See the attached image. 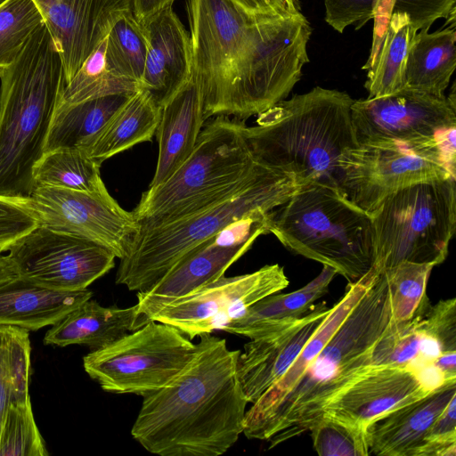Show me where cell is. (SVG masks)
I'll list each match as a JSON object with an SVG mask.
<instances>
[{
    "label": "cell",
    "instance_id": "cell-1",
    "mask_svg": "<svg viewBox=\"0 0 456 456\" xmlns=\"http://www.w3.org/2000/svg\"><path fill=\"white\" fill-rule=\"evenodd\" d=\"M240 350L211 333L200 337L186 368L143 398L133 438L159 456H219L243 433L248 403L237 375Z\"/></svg>",
    "mask_w": 456,
    "mask_h": 456
},
{
    "label": "cell",
    "instance_id": "cell-2",
    "mask_svg": "<svg viewBox=\"0 0 456 456\" xmlns=\"http://www.w3.org/2000/svg\"><path fill=\"white\" fill-rule=\"evenodd\" d=\"M391 320L383 272L289 390L265 411L245 417L242 434L270 442L271 449L309 431L326 404L370 367L373 347Z\"/></svg>",
    "mask_w": 456,
    "mask_h": 456
},
{
    "label": "cell",
    "instance_id": "cell-3",
    "mask_svg": "<svg viewBox=\"0 0 456 456\" xmlns=\"http://www.w3.org/2000/svg\"><path fill=\"white\" fill-rule=\"evenodd\" d=\"M353 102L346 92L320 86L280 101L244 126L254 160L299 186L317 182L339 188L340 161L358 145Z\"/></svg>",
    "mask_w": 456,
    "mask_h": 456
},
{
    "label": "cell",
    "instance_id": "cell-4",
    "mask_svg": "<svg viewBox=\"0 0 456 456\" xmlns=\"http://www.w3.org/2000/svg\"><path fill=\"white\" fill-rule=\"evenodd\" d=\"M0 80V196L27 202L65 86L62 60L45 21Z\"/></svg>",
    "mask_w": 456,
    "mask_h": 456
},
{
    "label": "cell",
    "instance_id": "cell-5",
    "mask_svg": "<svg viewBox=\"0 0 456 456\" xmlns=\"http://www.w3.org/2000/svg\"><path fill=\"white\" fill-rule=\"evenodd\" d=\"M300 186L289 175L258 165L237 188L191 214L157 225L140 226L119 260L116 283L143 292L183 256L230 224L285 203Z\"/></svg>",
    "mask_w": 456,
    "mask_h": 456
},
{
    "label": "cell",
    "instance_id": "cell-6",
    "mask_svg": "<svg viewBox=\"0 0 456 456\" xmlns=\"http://www.w3.org/2000/svg\"><path fill=\"white\" fill-rule=\"evenodd\" d=\"M267 232L290 251L333 268L349 281L373 264L371 216L338 187L322 183L300 186L269 212Z\"/></svg>",
    "mask_w": 456,
    "mask_h": 456
},
{
    "label": "cell",
    "instance_id": "cell-7",
    "mask_svg": "<svg viewBox=\"0 0 456 456\" xmlns=\"http://www.w3.org/2000/svg\"><path fill=\"white\" fill-rule=\"evenodd\" d=\"M245 123L216 116L204 124L188 159L162 183L142 194L133 213L140 226L157 225L191 214L229 193L256 169Z\"/></svg>",
    "mask_w": 456,
    "mask_h": 456
},
{
    "label": "cell",
    "instance_id": "cell-8",
    "mask_svg": "<svg viewBox=\"0 0 456 456\" xmlns=\"http://www.w3.org/2000/svg\"><path fill=\"white\" fill-rule=\"evenodd\" d=\"M311 34L301 12L253 17L234 65L223 116L245 121L284 100L309 62Z\"/></svg>",
    "mask_w": 456,
    "mask_h": 456
},
{
    "label": "cell",
    "instance_id": "cell-9",
    "mask_svg": "<svg viewBox=\"0 0 456 456\" xmlns=\"http://www.w3.org/2000/svg\"><path fill=\"white\" fill-rule=\"evenodd\" d=\"M370 216V269L376 273L403 261L440 265L456 228V180L427 181L401 189Z\"/></svg>",
    "mask_w": 456,
    "mask_h": 456
},
{
    "label": "cell",
    "instance_id": "cell-10",
    "mask_svg": "<svg viewBox=\"0 0 456 456\" xmlns=\"http://www.w3.org/2000/svg\"><path fill=\"white\" fill-rule=\"evenodd\" d=\"M358 144H395L456 171L454 86L449 97L403 88L353 102Z\"/></svg>",
    "mask_w": 456,
    "mask_h": 456
},
{
    "label": "cell",
    "instance_id": "cell-11",
    "mask_svg": "<svg viewBox=\"0 0 456 456\" xmlns=\"http://www.w3.org/2000/svg\"><path fill=\"white\" fill-rule=\"evenodd\" d=\"M196 344L176 328L156 321L83 358L88 376L110 393L144 397L173 381L191 362Z\"/></svg>",
    "mask_w": 456,
    "mask_h": 456
},
{
    "label": "cell",
    "instance_id": "cell-12",
    "mask_svg": "<svg viewBox=\"0 0 456 456\" xmlns=\"http://www.w3.org/2000/svg\"><path fill=\"white\" fill-rule=\"evenodd\" d=\"M192 77L204 102V118L224 113L235 62L252 16L229 0H186Z\"/></svg>",
    "mask_w": 456,
    "mask_h": 456
},
{
    "label": "cell",
    "instance_id": "cell-13",
    "mask_svg": "<svg viewBox=\"0 0 456 456\" xmlns=\"http://www.w3.org/2000/svg\"><path fill=\"white\" fill-rule=\"evenodd\" d=\"M5 258L17 276L57 290H81L110 271L116 256L94 241L37 224L11 242Z\"/></svg>",
    "mask_w": 456,
    "mask_h": 456
},
{
    "label": "cell",
    "instance_id": "cell-14",
    "mask_svg": "<svg viewBox=\"0 0 456 456\" xmlns=\"http://www.w3.org/2000/svg\"><path fill=\"white\" fill-rule=\"evenodd\" d=\"M288 285L284 268L278 264L265 265L250 273L224 275L165 305L151 321L171 325L192 340L215 330H223L256 301L281 291Z\"/></svg>",
    "mask_w": 456,
    "mask_h": 456
},
{
    "label": "cell",
    "instance_id": "cell-15",
    "mask_svg": "<svg viewBox=\"0 0 456 456\" xmlns=\"http://www.w3.org/2000/svg\"><path fill=\"white\" fill-rule=\"evenodd\" d=\"M25 203L38 224L100 244L118 259L139 228L133 211L125 210L107 189L90 193L37 185Z\"/></svg>",
    "mask_w": 456,
    "mask_h": 456
},
{
    "label": "cell",
    "instance_id": "cell-16",
    "mask_svg": "<svg viewBox=\"0 0 456 456\" xmlns=\"http://www.w3.org/2000/svg\"><path fill=\"white\" fill-rule=\"evenodd\" d=\"M447 178L455 175L444 166L395 144H358L340 161L339 189L370 216L401 189Z\"/></svg>",
    "mask_w": 456,
    "mask_h": 456
},
{
    "label": "cell",
    "instance_id": "cell-17",
    "mask_svg": "<svg viewBox=\"0 0 456 456\" xmlns=\"http://www.w3.org/2000/svg\"><path fill=\"white\" fill-rule=\"evenodd\" d=\"M456 381L440 369L370 367L324 407L328 415L366 431L377 418Z\"/></svg>",
    "mask_w": 456,
    "mask_h": 456
},
{
    "label": "cell",
    "instance_id": "cell-18",
    "mask_svg": "<svg viewBox=\"0 0 456 456\" xmlns=\"http://www.w3.org/2000/svg\"><path fill=\"white\" fill-rule=\"evenodd\" d=\"M61 54L65 85L109 34L132 11V0H33Z\"/></svg>",
    "mask_w": 456,
    "mask_h": 456
},
{
    "label": "cell",
    "instance_id": "cell-19",
    "mask_svg": "<svg viewBox=\"0 0 456 456\" xmlns=\"http://www.w3.org/2000/svg\"><path fill=\"white\" fill-rule=\"evenodd\" d=\"M330 308L314 305L302 317L250 338L237 360V375L248 403H255L291 366Z\"/></svg>",
    "mask_w": 456,
    "mask_h": 456
},
{
    "label": "cell",
    "instance_id": "cell-20",
    "mask_svg": "<svg viewBox=\"0 0 456 456\" xmlns=\"http://www.w3.org/2000/svg\"><path fill=\"white\" fill-rule=\"evenodd\" d=\"M149 50L140 82L160 108L192 77L190 35L173 7H168L145 24Z\"/></svg>",
    "mask_w": 456,
    "mask_h": 456
},
{
    "label": "cell",
    "instance_id": "cell-21",
    "mask_svg": "<svg viewBox=\"0 0 456 456\" xmlns=\"http://www.w3.org/2000/svg\"><path fill=\"white\" fill-rule=\"evenodd\" d=\"M222 245L215 237L183 256L153 286L136 293L138 312L147 322L165 305L185 297L224 275L254 244Z\"/></svg>",
    "mask_w": 456,
    "mask_h": 456
},
{
    "label": "cell",
    "instance_id": "cell-22",
    "mask_svg": "<svg viewBox=\"0 0 456 456\" xmlns=\"http://www.w3.org/2000/svg\"><path fill=\"white\" fill-rule=\"evenodd\" d=\"M456 395V381L374 419L365 431L369 455L417 456L430 427Z\"/></svg>",
    "mask_w": 456,
    "mask_h": 456
},
{
    "label": "cell",
    "instance_id": "cell-23",
    "mask_svg": "<svg viewBox=\"0 0 456 456\" xmlns=\"http://www.w3.org/2000/svg\"><path fill=\"white\" fill-rule=\"evenodd\" d=\"M201 91L191 77L177 94L160 108L156 130L159 155L149 187L166 181L192 152L205 124Z\"/></svg>",
    "mask_w": 456,
    "mask_h": 456
},
{
    "label": "cell",
    "instance_id": "cell-24",
    "mask_svg": "<svg viewBox=\"0 0 456 456\" xmlns=\"http://www.w3.org/2000/svg\"><path fill=\"white\" fill-rule=\"evenodd\" d=\"M92 297L88 289L57 290L16 276L0 283V325L38 330L55 324Z\"/></svg>",
    "mask_w": 456,
    "mask_h": 456
},
{
    "label": "cell",
    "instance_id": "cell-25",
    "mask_svg": "<svg viewBox=\"0 0 456 456\" xmlns=\"http://www.w3.org/2000/svg\"><path fill=\"white\" fill-rule=\"evenodd\" d=\"M145 323L135 305L126 308L103 306L90 298L52 325L43 341L61 347L81 345L95 351Z\"/></svg>",
    "mask_w": 456,
    "mask_h": 456
},
{
    "label": "cell",
    "instance_id": "cell-26",
    "mask_svg": "<svg viewBox=\"0 0 456 456\" xmlns=\"http://www.w3.org/2000/svg\"><path fill=\"white\" fill-rule=\"evenodd\" d=\"M336 271L323 265L314 280L289 293L268 295L248 307L226 324L223 330L249 339L263 335L277 326L305 315L314 302L328 293Z\"/></svg>",
    "mask_w": 456,
    "mask_h": 456
},
{
    "label": "cell",
    "instance_id": "cell-27",
    "mask_svg": "<svg viewBox=\"0 0 456 456\" xmlns=\"http://www.w3.org/2000/svg\"><path fill=\"white\" fill-rule=\"evenodd\" d=\"M456 68L455 25L416 33L408 54L404 88L444 96Z\"/></svg>",
    "mask_w": 456,
    "mask_h": 456
},
{
    "label": "cell",
    "instance_id": "cell-28",
    "mask_svg": "<svg viewBox=\"0 0 456 456\" xmlns=\"http://www.w3.org/2000/svg\"><path fill=\"white\" fill-rule=\"evenodd\" d=\"M159 118L160 107L146 90L140 89L113 115L84 152L102 165L135 144L151 141Z\"/></svg>",
    "mask_w": 456,
    "mask_h": 456
},
{
    "label": "cell",
    "instance_id": "cell-29",
    "mask_svg": "<svg viewBox=\"0 0 456 456\" xmlns=\"http://www.w3.org/2000/svg\"><path fill=\"white\" fill-rule=\"evenodd\" d=\"M131 95H110L56 107L45 153L58 149L86 151Z\"/></svg>",
    "mask_w": 456,
    "mask_h": 456
},
{
    "label": "cell",
    "instance_id": "cell-30",
    "mask_svg": "<svg viewBox=\"0 0 456 456\" xmlns=\"http://www.w3.org/2000/svg\"><path fill=\"white\" fill-rule=\"evenodd\" d=\"M417 32L407 14L392 12L376 53L362 66L367 70L368 97L390 95L404 88L408 54Z\"/></svg>",
    "mask_w": 456,
    "mask_h": 456
},
{
    "label": "cell",
    "instance_id": "cell-31",
    "mask_svg": "<svg viewBox=\"0 0 456 456\" xmlns=\"http://www.w3.org/2000/svg\"><path fill=\"white\" fill-rule=\"evenodd\" d=\"M426 308L410 321L391 320L373 347L370 367L439 369L437 360L446 351L422 326Z\"/></svg>",
    "mask_w": 456,
    "mask_h": 456
},
{
    "label": "cell",
    "instance_id": "cell-32",
    "mask_svg": "<svg viewBox=\"0 0 456 456\" xmlns=\"http://www.w3.org/2000/svg\"><path fill=\"white\" fill-rule=\"evenodd\" d=\"M101 164L77 149L45 152L34 170L35 186L44 185L90 193L106 190Z\"/></svg>",
    "mask_w": 456,
    "mask_h": 456
},
{
    "label": "cell",
    "instance_id": "cell-33",
    "mask_svg": "<svg viewBox=\"0 0 456 456\" xmlns=\"http://www.w3.org/2000/svg\"><path fill=\"white\" fill-rule=\"evenodd\" d=\"M106 43L105 37L64 86L56 107L110 95H131L141 89L139 83L117 76L107 68Z\"/></svg>",
    "mask_w": 456,
    "mask_h": 456
},
{
    "label": "cell",
    "instance_id": "cell-34",
    "mask_svg": "<svg viewBox=\"0 0 456 456\" xmlns=\"http://www.w3.org/2000/svg\"><path fill=\"white\" fill-rule=\"evenodd\" d=\"M106 38L107 68L117 76L140 84L149 50L146 26L137 21L131 11L113 25Z\"/></svg>",
    "mask_w": 456,
    "mask_h": 456
},
{
    "label": "cell",
    "instance_id": "cell-35",
    "mask_svg": "<svg viewBox=\"0 0 456 456\" xmlns=\"http://www.w3.org/2000/svg\"><path fill=\"white\" fill-rule=\"evenodd\" d=\"M433 267L430 264L403 261L384 271L393 321H410L429 305L427 286Z\"/></svg>",
    "mask_w": 456,
    "mask_h": 456
},
{
    "label": "cell",
    "instance_id": "cell-36",
    "mask_svg": "<svg viewBox=\"0 0 456 456\" xmlns=\"http://www.w3.org/2000/svg\"><path fill=\"white\" fill-rule=\"evenodd\" d=\"M43 22L33 0H6L0 5V74L16 61Z\"/></svg>",
    "mask_w": 456,
    "mask_h": 456
},
{
    "label": "cell",
    "instance_id": "cell-37",
    "mask_svg": "<svg viewBox=\"0 0 456 456\" xmlns=\"http://www.w3.org/2000/svg\"><path fill=\"white\" fill-rule=\"evenodd\" d=\"M30 400L12 402L0 431V456H47Z\"/></svg>",
    "mask_w": 456,
    "mask_h": 456
},
{
    "label": "cell",
    "instance_id": "cell-38",
    "mask_svg": "<svg viewBox=\"0 0 456 456\" xmlns=\"http://www.w3.org/2000/svg\"><path fill=\"white\" fill-rule=\"evenodd\" d=\"M309 431L321 456L369 455L365 431L344 420L323 414Z\"/></svg>",
    "mask_w": 456,
    "mask_h": 456
},
{
    "label": "cell",
    "instance_id": "cell-39",
    "mask_svg": "<svg viewBox=\"0 0 456 456\" xmlns=\"http://www.w3.org/2000/svg\"><path fill=\"white\" fill-rule=\"evenodd\" d=\"M8 353L12 375L14 400L26 402L30 400L28 384L30 376V341L28 330L7 326Z\"/></svg>",
    "mask_w": 456,
    "mask_h": 456
},
{
    "label": "cell",
    "instance_id": "cell-40",
    "mask_svg": "<svg viewBox=\"0 0 456 456\" xmlns=\"http://www.w3.org/2000/svg\"><path fill=\"white\" fill-rule=\"evenodd\" d=\"M456 455V395L452 396L444 410L427 433L417 456Z\"/></svg>",
    "mask_w": 456,
    "mask_h": 456
},
{
    "label": "cell",
    "instance_id": "cell-41",
    "mask_svg": "<svg viewBox=\"0 0 456 456\" xmlns=\"http://www.w3.org/2000/svg\"><path fill=\"white\" fill-rule=\"evenodd\" d=\"M426 331L436 338L446 352H456V299L429 305L421 314Z\"/></svg>",
    "mask_w": 456,
    "mask_h": 456
},
{
    "label": "cell",
    "instance_id": "cell-42",
    "mask_svg": "<svg viewBox=\"0 0 456 456\" xmlns=\"http://www.w3.org/2000/svg\"><path fill=\"white\" fill-rule=\"evenodd\" d=\"M379 0H324L325 21L343 33L350 25L360 28L373 19Z\"/></svg>",
    "mask_w": 456,
    "mask_h": 456
},
{
    "label": "cell",
    "instance_id": "cell-43",
    "mask_svg": "<svg viewBox=\"0 0 456 456\" xmlns=\"http://www.w3.org/2000/svg\"><path fill=\"white\" fill-rule=\"evenodd\" d=\"M456 0H395L393 12L407 14L414 28L429 29L439 19L455 20Z\"/></svg>",
    "mask_w": 456,
    "mask_h": 456
},
{
    "label": "cell",
    "instance_id": "cell-44",
    "mask_svg": "<svg viewBox=\"0 0 456 456\" xmlns=\"http://www.w3.org/2000/svg\"><path fill=\"white\" fill-rule=\"evenodd\" d=\"M38 224L25 202L0 196V242L10 244Z\"/></svg>",
    "mask_w": 456,
    "mask_h": 456
},
{
    "label": "cell",
    "instance_id": "cell-45",
    "mask_svg": "<svg viewBox=\"0 0 456 456\" xmlns=\"http://www.w3.org/2000/svg\"><path fill=\"white\" fill-rule=\"evenodd\" d=\"M249 16L293 15L301 12L297 0H229Z\"/></svg>",
    "mask_w": 456,
    "mask_h": 456
},
{
    "label": "cell",
    "instance_id": "cell-46",
    "mask_svg": "<svg viewBox=\"0 0 456 456\" xmlns=\"http://www.w3.org/2000/svg\"><path fill=\"white\" fill-rule=\"evenodd\" d=\"M14 400L9 362L7 326L0 325V431L9 404Z\"/></svg>",
    "mask_w": 456,
    "mask_h": 456
},
{
    "label": "cell",
    "instance_id": "cell-47",
    "mask_svg": "<svg viewBox=\"0 0 456 456\" xmlns=\"http://www.w3.org/2000/svg\"><path fill=\"white\" fill-rule=\"evenodd\" d=\"M175 0H132V12L142 24H145L151 18L159 12L172 7Z\"/></svg>",
    "mask_w": 456,
    "mask_h": 456
},
{
    "label": "cell",
    "instance_id": "cell-48",
    "mask_svg": "<svg viewBox=\"0 0 456 456\" xmlns=\"http://www.w3.org/2000/svg\"><path fill=\"white\" fill-rule=\"evenodd\" d=\"M8 245V243L0 242V283L17 276L5 258V256L3 255V253L6 251Z\"/></svg>",
    "mask_w": 456,
    "mask_h": 456
},
{
    "label": "cell",
    "instance_id": "cell-49",
    "mask_svg": "<svg viewBox=\"0 0 456 456\" xmlns=\"http://www.w3.org/2000/svg\"><path fill=\"white\" fill-rule=\"evenodd\" d=\"M6 0H0V5L3 4Z\"/></svg>",
    "mask_w": 456,
    "mask_h": 456
}]
</instances>
